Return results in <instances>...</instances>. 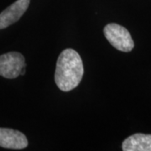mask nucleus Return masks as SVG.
Here are the masks:
<instances>
[{"label": "nucleus", "mask_w": 151, "mask_h": 151, "mask_svg": "<svg viewBox=\"0 0 151 151\" xmlns=\"http://www.w3.org/2000/svg\"><path fill=\"white\" fill-rule=\"evenodd\" d=\"M84 73L80 55L73 49H65L60 54L55 71V81L60 90L69 92L81 82Z\"/></svg>", "instance_id": "nucleus-1"}, {"label": "nucleus", "mask_w": 151, "mask_h": 151, "mask_svg": "<svg viewBox=\"0 0 151 151\" xmlns=\"http://www.w3.org/2000/svg\"><path fill=\"white\" fill-rule=\"evenodd\" d=\"M103 33L108 42L120 51L129 52L134 47V40L129 30L119 24H107L104 27Z\"/></svg>", "instance_id": "nucleus-2"}, {"label": "nucleus", "mask_w": 151, "mask_h": 151, "mask_svg": "<svg viewBox=\"0 0 151 151\" xmlns=\"http://www.w3.org/2000/svg\"><path fill=\"white\" fill-rule=\"evenodd\" d=\"M25 66L24 57L19 52H9L0 55V76L5 78H16Z\"/></svg>", "instance_id": "nucleus-3"}, {"label": "nucleus", "mask_w": 151, "mask_h": 151, "mask_svg": "<svg viewBox=\"0 0 151 151\" xmlns=\"http://www.w3.org/2000/svg\"><path fill=\"white\" fill-rule=\"evenodd\" d=\"M30 0H17L0 14V29L17 22L27 10Z\"/></svg>", "instance_id": "nucleus-4"}, {"label": "nucleus", "mask_w": 151, "mask_h": 151, "mask_svg": "<svg viewBox=\"0 0 151 151\" xmlns=\"http://www.w3.org/2000/svg\"><path fill=\"white\" fill-rule=\"evenodd\" d=\"M28 145L27 138L18 130L0 128V147L22 150Z\"/></svg>", "instance_id": "nucleus-5"}, {"label": "nucleus", "mask_w": 151, "mask_h": 151, "mask_svg": "<svg viewBox=\"0 0 151 151\" xmlns=\"http://www.w3.org/2000/svg\"><path fill=\"white\" fill-rule=\"evenodd\" d=\"M124 151H151V134H135L123 142Z\"/></svg>", "instance_id": "nucleus-6"}]
</instances>
